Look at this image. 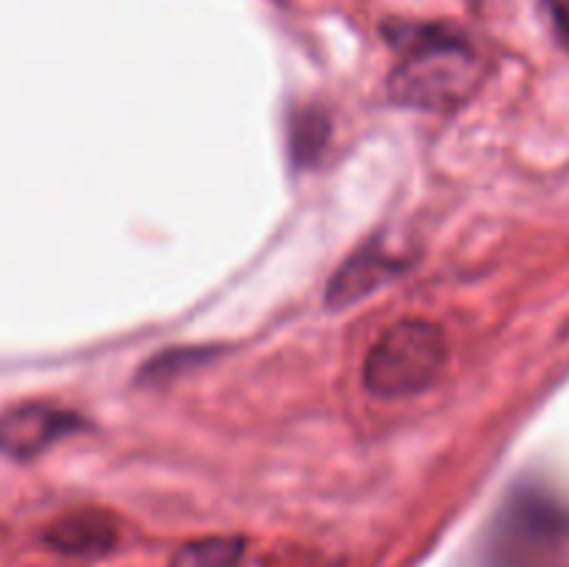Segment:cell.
<instances>
[{
    "label": "cell",
    "instance_id": "7",
    "mask_svg": "<svg viewBox=\"0 0 569 567\" xmlns=\"http://www.w3.org/2000/svg\"><path fill=\"white\" fill-rule=\"evenodd\" d=\"M244 543L239 537H206L183 545L170 567H239Z\"/></svg>",
    "mask_w": 569,
    "mask_h": 567
},
{
    "label": "cell",
    "instance_id": "8",
    "mask_svg": "<svg viewBox=\"0 0 569 567\" xmlns=\"http://www.w3.org/2000/svg\"><path fill=\"white\" fill-rule=\"evenodd\" d=\"M556 28L569 39V0H548Z\"/></svg>",
    "mask_w": 569,
    "mask_h": 567
},
{
    "label": "cell",
    "instance_id": "3",
    "mask_svg": "<svg viewBox=\"0 0 569 567\" xmlns=\"http://www.w3.org/2000/svg\"><path fill=\"white\" fill-rule=\"evenodd\" d=\"M81 428V417L48 404H22L0 415V454L33 459Z\"/></svg>",
    "mask_w": 569,
    "mask_h": 567
},
{
    "label": "cell",
    "instance_id": "1",
    "mask_svg": "<svg viewBox=\"0 0 569 567\" xmlns=\"http://www.w3.org/2000/svg\"><path fill=\"white\" fill-rule=\"evenodd\" d=\"M483 81V59L461 37L420 33L389 76V94L400 106L426 111L459 109Z\"/></svg>",
    "mask_w": 569,
    "mask_h": 567
},
{
    "label": "cell",
    "instance_id": "5",
    "mask_svg": "<svg viewBox=\"0 0 569 567\" xmlns=\"http://www.w3.org/2000/svg\"><path fill=\"white\" fill-rule=\"evenodd\" d=\"M120 528L117 520L103 509H76L61 515L59 520L50 523L48 545L70 556H100L109 554L117 545Z\"/></svg>",
    "mask_w": 569,
    "mask_h": 567
},
{
    "label": "cell",
    "instance_id": "2",
    "mask_svg": "<svg viewBox=\"0 0 569 567\" xmlns=\"http://www.w3.org/2000/svg\"><path fill=\"white\" fill-rule=\"evenodd\" d=\"M448 359L437 322L400 320L378 337L365 361V387L376 398H409L431 387Z\"/></svg>",
    "mask_w": 569,
    "mask_h": 567
},
{
    "label": "cell",
    "instance_id": "6",
    "mask_svg": "<svg viewBox=\"0 0 569 567\" xmlns=\"http://www.w3.org/2000/svg\"><path fill=\"white\" fill-rule=\"evenodd\" d=\"M328 139H331V126L320 109H300L289 122V148L298 165H315L326 150Z\"/></svg>",
    "mask_w": 569,
    "mask_h": 567
},
{
    "label": "cell",
    "instance_id": "4",
    "mask_svg": "<svg viewBox=\"0 0 569 567\" xmlns=\"http://www.w3.org/2000/svg\"><path fill=\"white\" fill-rule=\"evenodd\" d=\"M403 261L395 256V250L383 248V242H367L365 248L356 250L328 281L326 304L331 309H345V306L356 304V300L367 298L372 289L383 287L389 278L398 276Z\"/></svg>",
    "mask_w": 569,
    "mask_h": 567
}]
</instances>
